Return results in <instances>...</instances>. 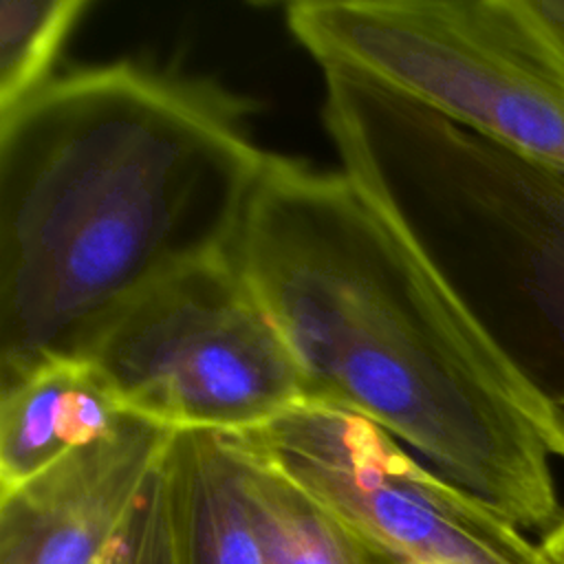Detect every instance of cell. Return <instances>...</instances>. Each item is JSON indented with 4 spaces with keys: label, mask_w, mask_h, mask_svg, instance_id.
<instances>
[{
    "label": "cell",
    "mask_w": 564,
    "mask_h": 564,
    "mask_svg": "<svg viewBox=\"0 0 564 564\" xmlns=\"http://www.w3.org/2000/svg\"><path fill=\"white\" fill-rule=\"evenodd\" d=\"M251 110L214 79L117 59L0 117V392L231 251L269 156Z\"/></svg>",
    "instance_id": "cell-1"
},
{
    "label": "cell",
    "mask_w": 564,
    "mask_h": 564,
    "mask_svg": "<svg viewBox=\"0 0 564 564\" xmlns=\"http://www.w3.org/2000/svg\"><path fill=\"white\" fill-rule=\"evenodd\" d=\"M231 256L308 401L379 425L520 529L549 533L562 520L551 452L494 350L364 185L269 152Z\"/></svg>",
    "instance_id": "cell-2"
},
{
    "label": "cell",
    "mask_w": 564,
    "mask_h": 564,
    "mask_svg": "<svg viewBox=\"0 0 564 564\" xmlns=\"http://www.w3.org/2000/svg\"><path fill=\"white\" fill-rule=\"evenodd\" d=\"M339 170L427 256L564 458V167L348 73H324Z\"/></svg>",
    "instance_id": "cell-3"
},
{
    "label": "cell",
    "mask_w": 564,
    "mask_h": 564,
    "mask_svg": "<svg viewBox=\"0 0 564 564\" xmlns=\"http://www.w3.org/2000/svg\"><path fill=\"white\" fill-rule=\"evenodd\" d=\"M284 24L322 70L564 167V59L522 0H297Z\"/></svg>",
    "instance_id": "cell-4"
},
{
    "label": "cell",
    "mask_w": 564,
    "mask_h": 564,
    "mask_svg": "<svg viewBox=\"0 0 564 564\" xmlns=\"http://www.w3.org/2000/svg\"><path fill=\"white\" fill-rule=\"evenodd\" d=\"M128 414L238 434L308 403L304 375L231 251L156 280L84 346Z\"/></svg>",
    "instance_id": "cell-5"
},
{
    "label": "cell",
    "mask_w": 564,
    "mask_h": 564,
    "mask_svg": "<svg viewBox=\"0 0 564 564\" xmlns=\"http://www.w3.org/2000/svg\"><path fill=\"white\" fill-rule=\"evenodd\" d=\"M231 436L403 564H557L487 502L344 408L308 401Z\"/></svg>",
    "instance_id": "cell-6"
},
{
    "label": "cell",
    "mask_w": 564,
    "mask_h": 564,
    "mask_svg": "<svg viewBox=\"0 0 564 564\" xmlns=\"http://www.w3.org/2000/svg\"><path fill=\"white\" fill-rule=\"evenodd\" d=\"M174 434L128 414L0 494V564H104Z\"/></svg>",
    "instance_id": "cell-7"
},
{
    "label": "cell",
    "mask_w": 564,
    "mask_h": 564,
    "mask_svg": "<svg viewBox=\"0 0 564 564\" xmlns=\"http://www.w3.org/2000/svg\"><path fill=\"white\" fill-rule=\"evenodd\" d=\"M126 416L90 361H44L0 392V494L106 436Z\"/></svg>",
    "instance_id": "cell-8"
},
{
    "label": "cell",
    "mask_w": 564,
    "mask_h": 564,
    "mask_svg": "<svg viewBox=\"0 0 564 564\" xmlns=\"http://www.w3.org/2000/svg\"><path fill=\"white\" fill-rule=\"evenodd\" d=\"M163 469L183 564H267L229 434L176 432Z\"/></svg>",
    "instance_id": "cell-9"
},
{
    "label": "cell",
    "mask_w": 564,
    "mask_h": 564,
    "mask_svg": "<svg viewBox=\"0 0 564 564\" xmlns=\"http://www.w3.org/2000/svg\"><path fill=\"white\" fill-rule=\"evenodd\" d=\"M231 441L240 454L245 502L267 564H403L234 436Z\"/></svg>",
    "instance_id": "cell-10"
},
{
    "label": "cell",
    "mask_w": 564,
    "mask_h": 564,
    "mask_svg": "<svg viewBox=\"0 0 564 564\" xmlns=\"http://www.w3.org/2000/svg\"><path fill=\"white\" fill-rule=\"evenodd\" d=\"M90 7L86 0L0 2V117L55 79V64Z\"/></svg>",
    "instance_id": "cell-11"
},
{
    "label": "cell",
    "mask_w": 564,
    "mask_h": 564,
    "mask_svg": "<svg viewBox=\"0 0 564 564\" xmlns=\"http://www.w3.org/2000/svg\"><path fill=\"white\" fill-rule=\"evenodd\" d=\"M104 564H183L163 460Z\"/></svg>",
    "instance_id": "cell-12"
},
{
    "label": "cell",
    "mask_w": 564,
    "mask_h": 564,
    "mask_svg": "<svg viewBox=\"0 0 564 564\" xmlns=\"http://www.w3.org/2000/svg\"><path fill=\"white\" fill-rule=\"evenodd\" d=\"M522 7L564 59V0H522Z\"/></svg>",
    "instance_id": "cell-13"
},
{
    "label": "cell",
    "mask_w": 564,
    "mask_h": 564,
    "mask_svg": "<svg viewBox=\"0 0 564 564\" xmlns=\"http://www.w3.org/2000/svg\"><path fill=\"white\" fill-rule=\"evenodd\" d=\"M542 549H544L557 564H564V516H562V520H560L549 533H544Z\"/></svg>",
    "instance_id": "cell-14"
}]
</instances>
